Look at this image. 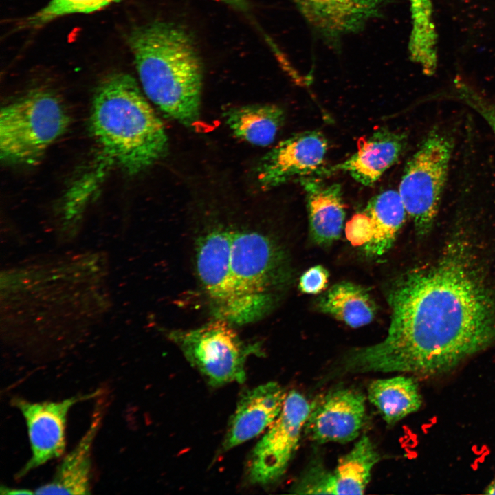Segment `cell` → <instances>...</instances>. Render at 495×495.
<instances>
[{
    "label": "cell",
    "instance_id": "11",
    "mask_svg": "<svg viewBox=\"0 0 495 495\" xmlns=\"http://www.w3.org/2000/svg\"><path fill=\"white\" fill-rule=\"evenodd\" d=\"M380 459L373 443L362 435L352 449L329 471L313 464L294 485V493L304 494H362Z\"/></svg>",
    "mask_w": 495,
    "mask_h": 495
},
{
    "label": "cell",
    "instance_id": "6",
    "mask_svg": "<svg viewBox=\"0 0 495 495\" xmlns=\"http://www.w3.org/2000/svg\"><path fill=\"white\" fill-rule=\"evenodd\" d=\"M230 324L217 318L198 328L174 330L168 335L192 366L213 386L243 383L248 358L262 353L258 343L244 342Z\"/></svg>",
    "mask_w": 495,
    "mask_h": 495
},
{
    "label": "cell",
    "instance_id": "1",
    "mask_svg": "<svg viewBox=\"0 0 495 495\" xmlns=\"http://www.w3.org/2000/svg\"><path fill=\"white\" fill-rule=\"evenodd\" d=\"M462 248L396 281L386 336L350 352L346 371L437 376L495 342V296Z\"/></svg>",
    "mask_w": 495,
    "mask_h": 495
},
{
    "label": "cell",
    "instance_id": "4",
    "mask_svg": "<svg viewBox=\"0 0 495 495\" xmlns=\"http://www.w3.org/2000/svg\"><path fill=\"white\" fill-rule=\"evenodd\" d=\"M69 123L65 106L55 94L43 89L27 93L1 109V159L36 163Z\"/></svg>",
    "mask_w": 495,
    "mask_h": 495
},
{
    "label": "cell",
    "instance_id": "28",
    "mask_svg": "<svg viewBox=\"0 0 495 495\" xmlns=\"http://www.w3.org/2000/svg\"><path fill=\"white\" fill-rule=\"evenodd\" d=\"M485 493L487 494H495V480L486 488Z\"/></svg>",
    "mask_w": 495,
    "mask_h": 495
},
{
    "label": "cell",
    "instance_id": "7",
    "mask_svg": "<svg viewBox=\"0 0 495 495\" xmlns=\"http://www.w3.org/2000/svg\"><path fill=\"white\" fill-rule=\"evenodd\" d=\"M452 149L450 140L445 134L433 131L426 137L404 170L398 192L419 234L430 230L437 215Z\"/></svg>",
    "mask_w": 495,
    "mask_h": 495
},
{
    "label": "cell",
    "instance_id": "5",
    "mask_svg": "<svg viewBox=\"0 0 495 495\" xmlns=\"http://www.w3.org/2000/svg\"><path fill=\"white\" fill-rule=\"evenodd\" d=\"M230 270L254 319H261L272 308L274 293L286 280L283 252L262 233L231 229Z\"/></svg>",
    "mask_w": 495,
    "mask_h": 495
},
{
    "label": "cell",
    "instance_id": "17",
    "mask_svg": "<svg viewBox=\"0 0 495 495\" xmlns=\"http://www.w3.org/2000/svg\"><path fill=\"white\" fill-rule=\"evenodd\" d=\"M406 144L405 133L382 128L362 139L349 158L331 167H322L316 174L344 171L357 182L373 186L398 160Z\"/></svg>",
    "mask_w": 495,
    "mask_h": 495
},
{
    "label": "cell",
    "instance_id": "8",
    "mask_svg": "<svg viewBox=\"0 0 495 495\" xmlns=\"http://www.w3.org/2000/svg\"><path fill=\"white\" fill-rule=\"evenodd\" d=\"M310 410L311 404L302 394L294 390L287 393L280 415L250 454L247 473L252 484H272L285 474L298 449Z\"/></svg>",
    "mask_w": 495,
    "mask_h": 495
},
{
    "label": "cell",
    "instance_id": "20",
    "mask_svg": "<svg viewBox=\"0 0 495 495\" xmlns=\"http://www.w3.org/2000/svg\"><path fill=\"white\" fill-rule=\"evenodd\" d=\"M223 116L237 138L260 146L274 142L285 120L284 111L270 104L232 107L224 112Z\"/></svg>",
    "mask_w": 495,
    "mask_h": 495
},
{
    "label": "cell",
    "instance_id": "25",
    "mask_svg": "<svg viewBox=\"0 0 495 495\" xmlns=\"http://www.w3.org/2000/svg\"><path fill=\"white\" fill-rule=\"evenodd\" d=\"M462 100L485 119L495 134V102L486 98L473 88L464 92Z\"/></svg>",
    "mask_w": 495,
    "mask_h": 495
},
{
    "label": "cell",
    "instance_id": "23",
    "mask_svg": "<svg viewBox=\"0 0 495 495\" xmlns=\"http://www.w3.org/2000/svg\"><path fill=\"white\" fill-rule=\"evenodd\" d=\"M120 0H50L43 8L19 22V28L36 29L52 21L74 14L99 11Z\"/></svg>",
    "mask_w": 495,
    "mask_h": 495
},
{
    "label": "cell",
    "instance_id": "16",
    "mask_svg": "<svg viewBox=\"0 0 495 495\" xmlns=\"http://www.w3.org/2000/svg\"><path fill=\"white\" fill-rule=\"evenodd\" d=\"M287 395L285 388L273 381L244 391L228 424L223 450L232 449L268 428L280 415Z\"/></svg>",
    "mask_w": 495,
    "mask_h": 495
},
{
    "label": "cell",
    "instance_id": "18",
    "mask_svg": "<svg viewBox=\"0 0 495 495\" xmlns=\"http://www.w3.org/2000/svg\"><path fill=\"white\" fill-rule=\"evenodd\" d=\"M298 182L306 194L311 236L318 244L331 243L340 237L345 218L341 186L306 176Z\"/></svg>",
    "mask_w": 495,
    "mask_h": 495
},
{
    "label": "cell",
    "instance_id": "24",
    "mask_svg": "<svg viewBox=\"0 0 495 495\" xmlns=\"http://www.w3.org/2000/svg\"><path fill=\"white\" fill-rule=\"evenodd\" d=\"M456 18L475 17L495 11V0H434Z\"/></svg>",
    "mask_w": 495,
    "mask_h": 495
},
{
    "label": "cell",
    "instance_id": "22",
    "mask_svg": "<svg viewBox=\"0 0 495 495\" xmlns=\"http://www.w3.org/2000/svg\"><path fill=\"white\" fill-rule=\"evenodd\" d=\"M318 307L354 328L370 323L377 309L373 298L363 287L348 282L331 287L320 298Z\"/></svg>",
    "mask_w": 495,
    "mask_h": 495
},
{
    "label": "cell",
    "instance_id": "12",
    "mask_svg": "<svg viewBox=\"0 0 495 495\" xmlns=\"http://www.w3.org/2000/svg\"><path fill=\"white\" fill-rule=\"evenodd\" d=\"M365 397L351 388L327 393L313 404L304 429L318 443H346L360 434L366 417Z\"/></svg>",
    "mask_w": 495,
    "mask_h": 495
},
{
    "label": "cell",
    "instance_id": "14",
    "mask_svg": "<svg viewBox=\"0 0 495 495\" xmlns=\"http://www.w3.org/2000/svg\"><path fill=\"white\" fill-rule=\"evenodd\" d=\"M406 214L399 192L383 191L346 223V237L368 256H381L392 247Z\"/></svg>",
    "mask_w": 495,
    "mask_h": 495
},
{
    "label": "cell",
    "instance_id": "27",
    "mask_svg": "<svg viewBox=\"0 0 495 495\" xmlns=\"http://www.w3.org/2000/svg\"><path fill=\"white\" fill-rule=\"evenodd\" d=\"M1 493L2 494H34V492L26 489H14L1 487Z\"/></svg>",
    "mask_w": 495,
    "mask_h": 495
},
{
    "label": "cell",
    "instance_id": "2",
    "mask_svg": "<svg viewBox=\"0 0 495 495\" xmlns=\"http://www.w3.org/2000/svg\"><path fill=\"white\" fill-rule=\"evenodd\" d=\"M126 41L148 98L186 126L197 122L204 70L192 34L179 23L157 20L133 28Z\"/></svg>",
    "mask_w": 495,
    "mask_h": 495
},
{
    "label": "cell",
    "instance_id": "15",
    "mask_svg": "<svg viewBox=\"0 0 495 495\" xmlns=\"http://www.w3.org/2000/svg\"><path fill=\"white\" fill-rule=\"evenodd\" d=\"M304 19L330 42L357 34L380 17L384 0H291Z\"/></svg>",
    "mask_w": 495,
    "mask_h": 495
},
{
    "label": "cell",
    "instance_id": "19",
    "mask_svg": "<svg viewBox=\"0 0 495 495\" xmlns=\"http://www.w3.org/2000/svg\"><path fill=\"white\" fill-rule=\"evenodd\" d=\"M100 406L94 415L88 430L62 460L54 476L47 483L37 487L36 494H87L90 492L92 445L101 425Z\"/></svg>",
    "mask_w": 495,
    "mask_h": 495
},
{
    "label": "cell",
    "instance_id": "26",
    "mask_svg": "<svg viewBox=\"0 0 495 495\" xmlns=\"http://www.w3.org/2000/svg\"><path fill=\"white\" fill-rule=\"evenodd\" d=\"M329 274L321 265H316L307 270L300 277L299 287L307 294H318L326 287Z\"/></svg>",
    "mask_w": 495,
    "mask_h": 495
},
{
    "label": "cell",
    "instance_id": "9",
    "mask_svg": "<svg viewBox=\"0 0 495 495\" xmlns=\"http://www.w3.org/2000/svg\"><path fill=\"white\" fill-rule=\"evenodd\" d=\"M230 242L228 228H215L201 236L196 244V270L217 318L244 324L254 320L231 276Z\"/></svg>",
    "mask_w": 495,
    "mask_h": 495
},
{
    "label": "cell",
    "instance_id": "10",
    "mask_svg": "<svg viewBox=\"0 0 495 495\" xmlns=\"http://www.w3.org/2000/svg\"><path fill=\"white\" fill-rule=\"evenodd\" d=\"M98 393L74 396L59 402H31L21 397L12 399V406L20 410L25 420L32 452L30 459L17 473V478L63 454L65 424L70 408Z\"/></svg>",
    "mask_w": 495,
    "mask_h": 495
},
{
    "label": "cell",
    "instance_id": "3",
    "mask_svg": "<svg viewBox=\"0 0 495 495\" xmlns=\"http://www.w3.org/2000/svg\"><path fill=\"white\" fill-rule=\"evenodd\" d=\"M89 126L102 157L129 174L145 170L168 151L162 122L135 79L124 72L109 74L98 85Z\"/></svg>",
    "mask_w": 495,
    "mask_h": 495
},
{
    "label": "cell",
    "instance_id": "13",
    "mask_svg": "<svg viewBox=\"0 0 495 495\" xmlns=\"http://www.w3.org/2000/svg\"><path fill=\"white\" fill-rule=\"evenodd\" d=\"M327 148L326 138L318 131L301 132L280 142L258 164L259 184L270 189L296 177L316 174L323 167Z\"/></svg>",
    "mask_w": 495,
    "mask_h": 495
},
{
    "label": "cell",
    "instance_id": "21",
    "mask_svg": "<svg viewBox=\"0 0 495 495\" xmlns=\"http://www.w3.org/2000/svg\"><path fill=\"white\" fill-rule=\"evenodd\" d=\"M368 398L388 425L417 411L422 403L417 383L405 375L373 381L368 388Z\"/></svg>",
    "mask_w": 495,
    "mask_h": 495
}]
</instances>
